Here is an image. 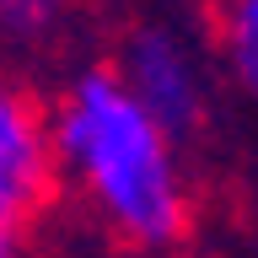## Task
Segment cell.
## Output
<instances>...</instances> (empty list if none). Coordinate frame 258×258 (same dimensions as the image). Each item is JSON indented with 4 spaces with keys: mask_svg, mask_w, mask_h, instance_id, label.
Returning <instances> with one entry per match:
<instances>
[{
    "mask_svg": "<svg viewBox=\"0 0 258 258\" xmlns=\"http://www.w3.org/2000/svg\"><path fill=\"white\" fill-rule=\"evenodd\" d=\"M92 0H0V48L16 59L59 54Z\"/></svg>",
    "mask_w": 258,
    "mask_h": 258,
    "instance_id": "cell-5",
    "label": "cell"
},
{
    "mask_svg": "<svg viewBox=\"0 0 258 258\" xmlns=\"http://www.w3.org/2000/svg\"><path fill=\"white\" fill-rule=\"evenodd\" d=\"M0 258H38L32 253V226L0 215Z\"/></svg>",
    "mask_w": 258,
    "mask_h": 258,
    "instance_id": "cell-6",
    "label": "cell"
},
{
    "mask_svg": "<svg viewBox=\"0 0 258 258\" xmlns=\"http://www.w3.org/2000/svg\"><path fill=\"white\" fill-rule=\"evenodd\" d=\"M54 145H48V97L16 64L0 59V215L38 226L54 210Z\"/></svg>",
    "mask_w": 258,
    "mask_h": 258,
    "instance_id": "cell-3",
    "label": "cell"
},
{
    "mask_svg": "<svg viewBox=\"0 0 258 258\" xmlns=\"http://www.w3.org/2000/svg\"><path fill=\"white\" fill-rule=\"evenodd\" d=\"M124 92L156 118L172 140L194 145L215 118L221 70L210 54V32L194 27L172 6H140L113 32V48L102 54Z\"/></svg>",
    "mask_w": 258,
    "mask_h": 258,
    "instance_id": "cell-2",
    "label": "cell"
},
{
    "mask_svg": "<svg viewBox=\"0 0 258 258\" xmlns=\"http://www.w3.org/2000/svg\"><path fill=\"white\" fill-rule=\"evenodd\" d=\"M43 97L59 199L124 258H172L199 226L188 145L124 92L102 54L64 64Z\"/></svg>",
    "mask_w": 258,
    "mask_h": 258,
    "instance_id": "cell-1",
    "label": "cell"
},
{
    "mask_svg": "<svg viewBox=\"0 0 258 258\" xmlns=\"http://www.w3.org/2000/svg\"><path fill=\"white\" fill-rule=\"evenodd\" d=\"M205 32L221 81L258 113V0H210Z\"/></svg>",
    "mask_w": 258,
    "mask_h": 258,
    "instance_id": "cell-4",
    "label": "cell"
}]
</instances>
